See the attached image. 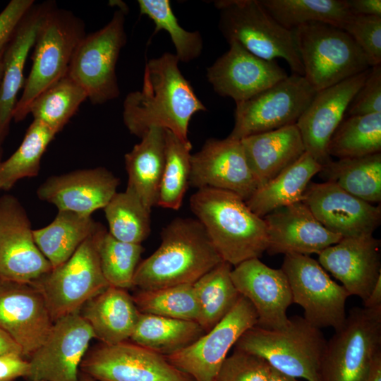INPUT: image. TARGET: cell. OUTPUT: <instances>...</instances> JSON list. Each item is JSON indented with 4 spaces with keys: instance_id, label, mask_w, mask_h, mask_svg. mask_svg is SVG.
I'll list each match as a JSON object with an SVG mask.
<instances>
[{
    "instance_id": "5bb4252c",
    "label": "cell",
    "mask_w": 381,
    "mask_h": 381,
    "mask_svg": "<svg viewBox=\"0 0 381 381\" xmlns=\"http://www.w3.org/2000/svg\"><path fill=\"white\" fill-rule=\"evenodd\" d=\"M80 369L98 381H195L164 356L127 341L94 349Z\"/></svg>"
},
{
    "instance_id": "cb8c5ba5",
    "label": "cell",
    "mask_w": 381,
    "mask_h": 381,
    "mask_svg": "<svg viewBox=\"0 0 381 381\" xmlns=\"http://www.w3.org/2000/svg\"><path fill=\"white\" fill-rule=\"evenodd\" d=\"M263 219L270 255H318L343 238L325 228L302 201L275 210Z\"/></svg>"
},
{
    "instance_id": "6f0895ef",
    "label": "cell",
    "mask_w": 381,
    "mask_h": 381,
    "mask_svg": "<svg viewBox=\"0 0 381 381\" xmlns=\"http://www.w3.org/2000/svg\"><path fill=\"white\" fill-rule=\"evenodd\" d=\"M1 145H0V164H1V162H2V161L1 160Z\"/></svg>"
},
{
    "instance_id": "d6986e66",
    "label": "cell",
    "mask_w": 381,
    "mask_h": 381,
    "mask_svg": "<svg viewBox=\"0 0 381 381\" xmlns=\"http://www.w3.org/2000/svg\"><path fill=\"white\" fill-rule=\"evenodd\" d=\"M207 69V78L219 95L244 102L288 75L276 61L261 59L236 41Z\"/></svg>"
},
{
    "instance_id": "91938a15",
    "label": "cell",
    "mask_w": 381,
    "mask_h": 381,
    "mask_svg": "<svg viewBox=\"0 0 381 381\" xmlns=\"http://www.w3.org/2000/svg\"><path fill=\"white\" fill-rule=\"evenodd\" d=\"M213 381H216V380H213Z\"/></svg>"
},
{
    "instance_id": "7a4b0ae2",
    "label": "cell",
    "mask_w": 381,
    "mask_h": 381,
    "mask_svg": "<svg viewBox=\"0 0 381 381\" xmlns=\"http://www.w3.org/2000/svg\"><path fill=\"white\" fill-rule=\"evenodd\" d=\"M222 261L197 219L177 217L163 228L158 248L140 262L133 286L152 290L193 284Z\"/></svg>"
},
{
    "instance_id": "8fae6325",
    "label": "cell",
    "mask_w": 381,
    "mask_h": 381,
    "mask_svg": "<svg viewBox=\"0 0 381 381\" xmlns=\"http://www.w3.org/2000/svg\"><path fill=\"white\" fill-rule=\"evenodd\" d=\"M316 91L302 75L292 73L253 97L236 104L229 137L248 136L296 124Z\"/></svg>"
},
{
    "instance_id": "e575fe53",
    "label": "cell",
    "mask_w": 381,
    "mask_h": 381,
    "mask_svg": "<svg viewBox=\"0 0 381 381\" xmlns=\"http://www.w3.org/2000/svg\"><path fill=\"white\" fill-rule=\"evenodd\" d=\"M283 27L292 30L310 23H322L343 29L352 14L347 0H260Z\"/></svg>"
},
{
    "instance_id": "4316f807",
    "label": "cell",
    "mask_w": 381,
    "mask_h": 381,
    "mask_svg": "<svg viewBox=\"0 0 381 381\" xmlns=\"http://www.w3.org/2000/svg\"><path fill=\"white\" fill-rule=\"evenodd\" d=\"M258 188L272 180L306 152L296 124L240 140Z\"/></svg>"
},
{
    "instance_id": "7402d4cb",
    "label": "cell",
    "mask_w": 381,
    "mask_h": 381,
    "mask_svg": "<svg viewBox=\"0 0 381 381\" xmlns=\"http://www.w3.org/2000/svg\"><path fill=\"white\" fill-rule=\"evenodd\" d=\"M231 277L239 294L255 308L257 326L279 329L288 325L286 311L293 303L292 296L282 269L272 268L259 258H253L235 266Z\"/></svg>"
},
{
    "instance_id": "680465c9",
    "label": "cell",
    "mask_w": 381,
    "mask_h": 381,
    "mask_svg": "<svg viewBox=\"0 0 381 381\" xmlns=\"http://www.w3.org/2000/svg\"><path fill=\"white\" fill-rule=\"evenodd\" d=\"M36 381H43V380H36Z\"/></svg>"
},
{
    "instance_id": "ab89813d",
    "label": "cell",
    "mask_w": 381,
    "mask_h": 381,
    "mask_svg": "<svg viewBox=\"0 0 381 381\" xmlns=\"http://www.w3.org/2000/svg\"><path fill=\"white\" fill-rule=\"evenodd\" d=\"M103 210L108 231L117 240L141 244L149 236L151 212L130 192H116Z\"/></svg>"
},
{
    "instance_id": "11a10c76",
    "label": "cell",
    "mask_w": 381,
    "mask_h": 381,
    "mask_svg": "<svg viewBox=\"0 0 381 381\" xmlns=\"http://www.w3.org/2000/svg\"><path fill=\"white\" fill-rule=\"evenodd\" d=\"M77 381H98V380L83 373V374L78 375Z\"/></svg>"
},
{
    "instance_id": "ac0fdd59",
    "label": "cell",
    "mask_w": 381,
    "mask_h": 381,
    "mask_svg": "<svg viewBox=\"0 0 381 381\" xmlns=\"http://www.w3.org/2000/svg\"><path fill=\"white\" fill-rule=\"evenodd\" d=\"M189 185L232 192L245 201L258 188L240 140L207 139L191 155Z\"/></svg>"
},
{
    "instance_id": "f1b7e54d",
    "label": "cell",
    "mask_w": 381,
    "mask_h": 381,
    "mask_svg": "<svg viewBox=\"0 0 381 381\" xmlns=\"http://www.w3.org/2000/svg\"><path fill=\"white\" fill-rule=\"evenodd\" d=\"M79 313L95 338L107 345L130 339L140 313L126 289L111 286L88 301Z\"/></svg>"
},
{
    "instance_id": "4fadbf2b",
    "label": "cell",
    "mask_w": 381,
    "mask_h": 381,
    "mask_svg": "<svg viewBox=\"0 0 381 381\" xmlns=\"http://www.w3.org/2000/svg\"><path fill=\"white\" fill-rule=\"evenodd\" d=\"M257 322L258 315L253 305L241 296L231 311L212 329L188 346L165 358L195 381H213L229 350Z\"/></svg>"
},
{
    "instance_id": "f546056e",
    "label": "cell",
    "mask_w": 381,
    "mask_h": 381,
    "mask_svg": "<svg viewBox=\"0 0 381 381\" xmlns=\"http://www.w3.org/2000/svg\"><path fill=\"white\" fill-rule=\"evenodd\" d=\"M322 167L306 151L272 180L258 188L245 202L253 212L263 218L275 210L302 201L311 179Z\"/></svg>"
},
{
    "instance_id": "44dd1931",
    "label": "cell",
    "mask_w": 381,
    "mask_h": 381,
    "mask_svg": "<svg viewBox=\"0 0 381 381\" xmlns=\"http://www.w3.org/2000/svg\"><path fill=\"white\" fill-rule=\"evenodd\" d=\"M370 68L316 92L296 123L306 151L322 166L332 159L327 151L329 140L344 120L351 100L364 83Z\"/></svg>"
},
{
    "instance_id": "5b68a950",
    "label": "cell",
    "mask_w": 381,
    "mask_h": 381,
    "mask_svg": "<svg viewBox=\"0 0 381 381\" xmlns=\"http://www.w3.org/2000/svg\"><path fill=\"white\" fill-rule=\"evenodd\" d=\"M85 35L82 20L52 5L37 33L32 68L13 112L15 122L26 118L32 101L67 75L75 49Z\"/></svg>"
},
{
    "instance_id": "ffe728a7",
    "label": "cell",
    "mask_w": 381,
    "mask_h": 381,
    "mask_svg": "<svg viewBox=\"0 0 381 381\" xmlns=\"http://www.w3.org/2000/svg\"><path fill=\"white\" fill-rule=\"evenodd\" d=\"M54 321L32 284L0 279V328L30 357L47 337Z\"/></svg>"
},
{
    "instance_id": "e0dca14e",
    "label": "cell",
    "mask_w": 381,
    "mask_h": 381,
    "mask_svg": "<svg viewBox=\"0 0 381 381\" xmlns=\"http://www.w3.org/2000/svg\"><path fill=\"white\" fill-rule=\"evenodd\" d=\"M302 202L327 230L341 238L373 236L381 222V208L333 183L310 182Z\"/></svg>"
},
{
    "instance_id": "9c48e42d",
    "label": "cell",
    "mask_w": 381,
    "mask_h": 381,
    "mask_svg": "<svg viewBox=\"0 0 381 381\" xmlns=\"http://www.w3.org/2000/svg\"><path fill=\"white\" fill-rule=\"evenodd\" d=\"M381 353V308L355 307L327 341L320 381H363Z\"/></svg>"
},
{
    "instance_id": "2e32d148",
    "label": "cell",
    "mask_w": 381,
    "mask_h": 381,
    "mask_svg": "<svg viewBox=\"0 0 381 381\" xmlns=\"http://www.w3.org/2000/svg\"><path fill=\"white\" fill-rule=\"evenodd\" d=\"M93 331L80 313L62 317L32 354L26 378L30 381H77Z\"/></svg>"
},
{
    "instance_id": "6da1fadb",
    "label": "cell",
    "mask_w": 381,
    "mask_h": 381,
    "mask_svg": "<svg viewBox=\"0 0 381 381\" xmlns=\"http://www.w3.org/2000/svg\"><path fill=\"white\" fill-rule=\"evenodd\" d=\"M179 59L166 52L145 64L143 87L128 93L123 120L130 133L142 138L153 128L167 130L188 140L192 116L206 107L179 68Z\"/></svg>"
},
{
    "instance_id": "83f0119b",
    "label": "cell",
    "mask_w": 381,
    "mask_h": 381,
    "mask_svg": "<svg viewBox=\"0 0 381 381\" xmlns=\"http://www.w3.org/2000/svg\"><path fill=\"white\" fill-rule=\"evenodd\" d=\"M165 148V130L153 128L124 156L128 174L126 190L135 195L150 212L157 206Z\"/></svg>"
},
{
    "instance_id": "ee69618b",
    "label": "cell",
    "mask_w": 381,
    "mask_h": 381,
    "mask_svg": "<svg viewBox=\"0 0 381 381\" xmlns=\"http://www.w3.org/2000/svg\"><path fill=\"white\" fill-rule=\"evenodd\" d=\"M271 370V365L260 356L234 349L223 361L215 380L268 381Z\"/></svg>"
},
{
    "instance_id": "3957f363",
    "label": "cell",
    "mask_w": 381,
    "mask_h": 381,
    "mask_svg": "<svg viewBox=\"0 0 381 381\" xmlns=\"http://www.w3.org/2000/svg\"><path fill=\"white\" fill-rule=\"evenodd\" d=\"M189 205L223 261L235 267L260 258L267 250L268 236L263 218L253 212L238 195L200 188L190 198Z\"/></svg>"
},
{
    "instance_id": "30bf717a",
    "label": "cell",
    "mask_w": 381,
    "mask_h": 381,
    "mask_svg": "<svg viewBox=\"0 0 381 381\" xmlns=\"http://www.w3.org/2000/svg\"><path fill=\"white\" fill-rule=\"evenodd\" d=\"M123 8L116 11L100 30L85 35L73 54L67 75L86 92L94 104L119 97L116 66L126 43Z\"/></svg>"
},
{
    "instance_id": "9a60e30c",
    "label": "cell",
    "mask_w": 381,
    "mask_h": 381,
    "mask_svg": "<svg viewBox=\"0 0 381 381\" xmlns=\"http://www.w3.org/2000/svg\"><path fill=\"white\" fill-rule=\"evenodd\" d=\"M52 270L20 202L10 194L0 196V279L32 284Z\"/></svg>"
},
{
    "instance_id": "4dcf8cb0",
    "label": "cell",
    "mask_w": 381,
    "mask_h": 381,
    "mask_svg": "<svg viewBox=\"0 0 381 381\" xmlns=\"http://www.w3.org/2000/svg\"><path fill=\"white\" fill-rule=\"evenodd\" d=\"M91 215L58 211L47 226L33 229L36 245L52 269L66 262L98 225Z\"/></svg>"
},
{
    "instance_id": "c3c4849f",
    "label": "cell",
    "mask_w": 381,
    "mask_h": 381,
    "mask_svg": "<svg viewBox=\"0 0 381 381\" xmlns=\"http://www.w3.org/2000/svg\"><path fill=\"white\" fill-rule=\"evenodd\" d=\"M30 363L18 353L0 356V381H13L20 377H27Z\"/></svg>"
},
{
    "instance_id": "d590c367",
    "label": "cell",
    "mask_w": 381,
    "mask_h": 381,
    "mask_svg": "<svg viewBox=\"0 0 381 381\" xmlns=\"http://www.w3.org/2000/svg\"><path fill=\"white\" fill-rule=\"evenodd\" d=\"M329 156L361 157L381 152V112L351 116L343 120L331 137Z\"/></svg>"
},
{
    "instance_id": "52a82bcc",
    "label": "cell",
    "mask_w": 381,
    "mask_h": 381,
    "mask_svg": "<svg viewBox=\"0 0 381 381\" xmlns=\"http://www.w3.org/2000/svg\"><path fill=\"white\" fill-rule=\"evenodd\" d=\"M292 32L303 77L316 92L370 68L362 50L341 28L310 23Z\"/></svg>"
},
{
    "instance_id": "7dc6e473",
    "label": "cell",
    "mask_w": 381,
    "mask_h": 381,
    "mask_svg": "<svg viewBox=\"0 0 381 381\" xmlns=\"http://www.w3.org/2000/svg\"><path fill=\"white\" fill-rule=\"evenodd\" d=\"M33 5L32 0H11L0 13V53L5 49L18 25Z\"/></svg>"
},
{
    "instance_id": "d6a6232c",
    "label": "cell",
    "mask_w": 381,
    "mask_h": 381,
    "mask_svg": "<svg viewBox=\"0 0 381 381\" xmlns=\"http://www.w3.org/2000/svg\"><path fill=\"white\" fill-rule=\"evenodd\" d=\"M319 174L325 181L333 183L365 202L381 201V153L331 159Z\"/></svg>"
},
{
    "instance_id": "277c9868",
    "label": "cell",
    "mask_w": 381,
    "mask_h": 381,
    "mask_svg": "<svg viewBox=\"0 0 381 381\" xmlns=\"http://www.w3.org/2000/svg\"><path fill=\"white\" fill-rule=\"evenodd\" d=\"M327 341L320 329L303 317L289 318L282 329L255 325L247 329L234 349L264 358L272 368L296 378L320 381V368Z\"/></svg>"
},
{
    "instance_id": "f35d334b",
    "label": "cell",
    "mask_w": 381,
    "mask_h": 381,
    "mask_svg": "<svg viewBox=\"0 0 381 381\" xmlns=\"http://www.w3.org/2000/svg\"><path fill=\"white\" fill-rule=\"evenodd\" d=\"M165 134V162L157 206L179 210L189 186L192 144L167 130Z\"/></svg>"
},
{
    "instance_id": "ba28073f",
    "label": "cell",
    "mask_w": 381,
    "mask_h": 381,
    "mask_svg": "<svg viewBox=\"0 0 381 381\" xmlns=\"http://www.w3.org/2000/svg\"><path fill=\"white\" fill-rule=\"evenodd\" d=\"M106 230L100 223L63 264L32 283L42 294L52 320L79 313L109 284L100 267L98 241Z\"/></svg>"
},
{
    "instance_id": "7c38bea8",
    "label": "cell",
    "mask_w": 381,
    "mask_h": 381,
    "mask_svg": "<svg viewBox=\"0 0 381 381\" xmlns=\"http://www.w3.org/2000/svg\"><path fill=\"white\" fill-rule=\"evenodd\" d=\"M281 269L291 291L292 302L303 310L313 326L339 329L346 318L347 291L333 281L318 261L307 255H284Z\"/></svg>"
},
{
    "instance_id": "7bdbcfd3",
    "label": "cell",
    "mask_w": 381,
    "mask_h": 381,
    "mask_svg": "<svg viewBox=\"0 0 381 381\" xmlns=\"http://www.w3.org/2000/svg\"><path fill=\"white\" fill-rule=\"evenodd\" d=\"M138 4L140 14L155 23L153 35L161 30L169 33L179 61L190 62L200 56L203 48L200 33L186 30L180 25L169 0H138Z\"/></svg>"
},
{
    "instance_id": "60d3db41",
    "label": "cell",
    "mask_w": 381,
    "mask_h": 381,
    "mask_svg": "<svg viewBox=\"0 0 381 381\" xmlns=\"http://www.w3.org/2000/svg\"><path fill=\"white\" fill-rule=\"evenodd\" d=\"M133 297L140 313L196 321L199 308L193 284L141 290Z\"/></svg>"
},
{
    "instance_id": "681fc988",
    "label": "cell",
    "mask_w": 381,
    "mask_h": 381,
    "mask_svg": "<svg viewBox=\"0 0 381 381\" xmlns=\"http://www.w3.org/2000/svg\"><path fill=\"white\" fill-rule=\"evenodd\" d=\"M352 15L381 16L380 0H347Z\"/></svg>"
},
{
    "instance_id": "db71d44e",
    "label": "cell",
    "mask_w": 381,
    "mask_h": 381,
    "mask_svg": "<svg viewBox=\"0 0 381 381\" xmlns=\"http://www.w3.org/2000/svg\"><path fill=\"white\" fill-rule=\"evenodd\" d=\"M268 381H301L298 378L283 373L272 368Z\"/></svg>"
},
{
    "instance_id": "8d00e7d4",
    "label": "cell",
    "mask_w": 381,
    "mask_h": 381,
    "mask_svg": "<svg viewBox=\"0 0 381 381\" xmlns=\"http://www.w3.org/2000/svg\"><path fill=\"white\" fill-rule=\"evenodd\" d=\"M56 133L33 120L18 148L0 164V190L8 191L20 179L38 175L42 155Z\"/></svg>"
},
{
    "instance_id": "d4e9b609",
    "label": "cell",
    "mask_w": 381,
    "mask_h": 381,
    "mask_svg": "<svg viewBox=\"0 0 381 381\" xmlns=\"http://www.w3.org/2000/svg\"><path fill=\"white\" fill-rule=\"evenodd\" d=\"M380 241L373 236L343 238L318 254V262L349 296L364 301L381 277Z\"/></svg>"
},
{
    "instance_id": "484cf974",
    "label": "cell",
    "mask_w": 381,
    "mask_h": 381,
    "mask_svg": "<svg viewBox=\"0 0 381 381\" xmlns=\"http://www.w3.org/2000/svg\"><path fill=\"white\" fill-rule=\"evenodd\" d=\"M53 4L33 5L23 17L3 53L0 82V145L9 131L17 95L23 87V70L44 16Z\"/></svg>"
},
{
    "instance_id": "bcb514c9",
    "label": "cell",
    "mask_w": 381,
    "mask_h": 381,
    "mask_svg": "<svg viewBox=\"0 0 381 381\" xmlns=\"http://www.w3.org/2000/svg\"><path fill=\"white\" fill-rule=\"evenodd\" d=\"M346 112L349 116L381 112V64L370 67L367 78Z\"/></svg>"
},
{
    "instance_id": "8992f818",
    "label": "cell",
    "mask_w": 381,
    "mask_h": 381,
    "mask_svg": "<svg viewBox=\"0 0 381 381\" xmlns=\"http://www.w3.org/2000/svg\"><path fill=\"white\" fill-rule=\"evenodd\" d=\"M218 27L228 42L236 41L253 54L267 61L284 59L293 73L303 68L292 30L280 25L260 0H219Z\"/></svg>"
},
{
    "instance_id": "1f68e13d",
    "label": "cell",
    "mask_w": 381,
    "mask_h": 381,
    "mask_svg": "<svg viewBox=\"0 0 381 381\" xmlns=\"http://www.w3.org/2000/svg\"><path fill=\"white\" fill-rule=\"evenodd\" d=\"M205 333L196 321L140 313L130 339L165 356L188 346Z\"/></svg>"
},
{
    "instance_id": "f907efd6",
    "label": "cell",
    "mask_w": 381,
    "mask_h": 381,
    "mask_svg": "<svg viewBox=\"0 0 381 381\" xmlns=\"http://www.w3.org/2000/svg\"><path fill=\"white\" fill-rule=\"evenodd\" d=\"M7 353H23L17 343L2 329L0 328V356Z\"/></svg>"
},
{
    "instance_id": "f5cc1de1",
    "label": "cell",
    "mask_w": 381,
    "mask_h": 381,
    "mask_svg": "<svg viewBox=\"0 0 381 381\" xmlns=\"http://www.w3.org/2000/svg\"><path fill=\"white\" fill-rule=\"evenodd\" d=\"M363 381H381V353L373 360Z\"/></svg>"
},
{
    "instance_id": "74e56055",
    "label": "cell",
    "mask_w": 381,
    "mask_h": 381,
    "mask_svg": "<svg viewBox=\"0 0 381 381\" xmlns=\"http://www.w3.org/2000/svg\"><path fill=\"white\" fill-rule=\"evenodd\" d=\"M87 98L85 90L66 75L32 101L29 114L57 133Z\"/></svg>"
},
{
    "instance_id": "816d5d0a",
    "label": "cell",
    "mask_w": 381,
    "mask_h": 381,
    "mask_svg": "<svg viewBox=\"0 0 381 381\" xmlns=\"http://www.w3.org/2000/svg\"><path fill=\"white\" fill-rule=\"evenodd\" d=\"M363 303L364 308H381V277H379Z\"/></svg>"
},
{
    "instance_id": "603a6c76",
    "label": "cell",
    "mask_w": 381,
    "mask_h": 381,
    "mask_svg": "<svg viewBox=\"0 0 381 381\" xmlns=\"http://www.w3.org/2000/svg\"><path fill=\"white\" fill-rule=\"evenodd\" d=\"M119 179L102 167L75 170L47 178L37 189V198L58 211L91 215L103 209L117 192Z\"/></svg>"
},
{
    "instance_id": "9f6ffc18",
    "label": "cell",
    "mask_w": 381,
    "mask_h": 381,
    "mask_svg": "<svg viewBox=\"0 0 381 381\" xmlns=\"http://www.w3.org/2000/svg\"><path fill=\"white\" fill-rule=\"evenodd\" d=\"M4 51L0 53V82H1V78H2V74H3V53H4Z\"/></svg>"
},
{
    "instance_id": "b9f144b4",
    "label": "cell",
    "mask_w": 381,
    "mask_h": 381,
    "mask_svg": "<svg viewBox=\"0 0 381 381\" xmlns=\"http://www.w3.org/2000/svg\"><path fill=\"white\" fill-rule=\"evenodd\" d=\"M97 250L102 274L109 286L123 289L133 287L144 251L143 246L117 240L106 229L98 241Z\"/></svg>"
},
{
    "instance_id": "f6af8a7d",
    "label": "cell",
    "mask_w": 381,
    "mask_h": 381,
    "mask_svg": "<svg viewBox=\"0 0 381 381\" xmlns=\"http://www.w3.org/2000/svg\"><path fill=\"white\" fill-rule=\"evenodd\" d=\"M343 30L362 50L370 67L381 64V16L352 15Z\"/></svg>"
},
{
    "instance_id": "836d02e7",
    "label": "cell",
    "mask_w": 381,
    "mask_h": 381,
    "mask_svg": "<svg viewBox=\"0 0 381 381\" xmlns=\"http://www.w3.org/2000/svg\"><path fill=\"white\" fill-rule=\"evenodd\" d=\"M232 266L222 261L193 284L199 315L197 322L209 332L234 308L241 294L231 277Z\"/></svg>"
}]
</instances>
